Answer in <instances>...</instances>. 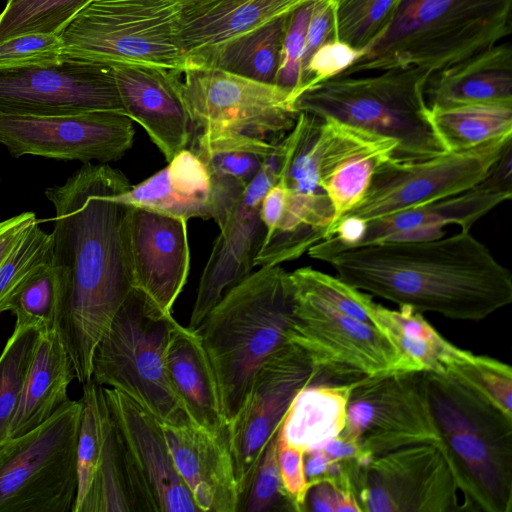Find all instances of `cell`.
Instances as JSON below:
<instances>
[{"instance_id":"1","label":"cell","mask_w":512,"mask_h":512,"mask_svg":"<svg viewBox=\"0 0 512 512\" xmlns=\"http://www.w3.org/2000/svg\"><path fill=\"white\" fill-rule=\"evenodd\" d=\"M131 186L120 170L88 162L45 190L56 212L51 261L64 296L56 330L81 384L92 378L94 350L134 288L133 207L115 197Z\"/></svg>"},{"instance_id":"2","label":"cell","mask_w":512,"mask_h":512,"mask_svg":"<svg viewBox=\"0 0 512 512\" xmlns=\"http://www.w3.org/2000/svg\"><path fill=\"white\" fill-rule=\"evenodd\" d=\"M349 285L417 312L482 320L512 302V276L470 230L341 250L324 258Z\"/></svg>"},{"instance_id":"3","label":"cell","mask_w":512,"mask_h":512,"mask_svg":"<svg viewBox=\"0 0 512 512\" xmlns=\"http://www.w3.org/2000/svg\"><path fill=\"white\" fill-rule=\"evenodd\" d=\"M427 402L462 510L510 512L512 415L453 374L422 371Z\"/></svg>"},{"instance_id":"4","label":"cell","mask_w":512,"mask_h":512,"mask_svg":"<svg viewBox=\"0 0 512 512\" xmlns=\"http://www.w3.org/2000/svg\"><path fill=\"white\" fill-rule=\"evenodd\" d=\"M289 272L262 266L232 287L197 331L212 364L229 423L259 368L288 344L293 294Z\"/></svg>"},{"instance_id":"5","label":"cell","mask_w":512,"mask_h":512,"mask_svg":"<svg viewBox=\"0 0 512 512\" xmlns=\"http://www.w3.org/2000/svg\"><path fill=\"white\" fill-rule=\"evenodd\" d=\"M512 0H399L383 34L341 75L418 66L436 72L511 33Z\"/></svg>"},{"instance_id":"6","label":"cell","mask_w":512,"mask_h":512,"mask_svg":"<svg viewBox=\"0 0 512 512\" xmlns=\"http://www.w3.org/2000/svg\"><path fill=\"white\" fill-rule=\"evenodd\" d=\"M376 72L336 76L311 85L297 95L295 109L396 141L391 157L396 161H419L446 152L425 96L433 72L418 66Z\"/></svg>"},{"instance_id":"7","label":"cell","mask_w":512,"mask_h":512,"mask_svg":"<svg viewBox=\"0 0 512 512\" xmlns=\"http://www.w3.org/2000/svg\"><path fill=\"white\" fill-rule=\"evenodd\" d=\"M178 324L133 288L94 350L92 379L120 390L161 424L191 422L166 369L167 346Z\"/></svg>"},{"instance_id":"8","label":"cell","mask_w":512,"mask_h":512,"mask_svg":"<svg viewBox=\"0 0 512 512\" xmlns=\"http://www.w3.org/2000/svg\"><path fill=\"white\" fill-rule=\"evenodd\" d=\"M180 0H92L61 31L63 56L106 66L184 71Z\"/></svg>"},{"instance_id":"9","label":"cell","mask_w":512,"mask_h":512,"mask_svg":"<svg viewBox=\"0 0 512 512\" xmlns=\"http://www.w3.org/2000/svg\"><path fill=\"white\" fill-rule=\"evenodd\" d=\"M81 411V401L69 399L0 445V512H73Z\"/></svg>"},{"instance_id":"10","label":"cell","mask_w":512,"mask_h":512,"mask_svg":"<svg viewBox=\"0 0 512 512\" xmlns=\"http://www.w3.org/2000/svg\"><path fill=\"white\" fill-rule=\"evenodd\" d=\"M291 284V283H290ZM288 342L301 348L315 370L313 383H351L396 372H420L373 325L292 290Z\"/></svg>"},{"instance_id":"11","label":"cell","mask_w":512,"mask_h":512,"mask_svg":"<svg viewBox=\"0 0 512 512\" xmlns=\"http://www.w3.org/2000/svg\"><path fill=\"white\" fill-rule=\"evenodd\" d=\"M183 95L193 135L228 131L278 143L299 114L287 90L199 65L184 69Z\"/></svg>"},{"instance_id":"12","label":"cell","mask_w":512,"mask_h":512,"mask_svg":"<svg viewBox=\"0 0 512 512\" xmlns=\"http://www.w3.org/2000/svg\"><path fill=\"white\" fill-rule=\"evenodd\" d=\"M511 141L512 136H506L424 160L382 161L363 198L344 217L356 216L369 222L464 192L488 176Z\"/></svg>"},{"instance_id":"13","label":"cell","mask_w":512,"mask_h":512,"mask_svg":"<svg viewBox=\"0 0 512 512\" xmlns=\"http://www.w3.org/2000/svg\"><path fill=\"white\" fill-rule=\"evenodd\" d=\"M342 432L356 439L373 458L415 444H440L422 371L357 381Z\"/></svg>"},{"instance_id":"14","label":"cell","mask_w":512,"mask_h":512,"mask_svg":"<svg viewBox=\"0 0 512 512\" xmlns=\"http://www.w3.org/2000/svg\"><path fill=\"white\" fill-rule=\"evenodd\" d=\"M86 111L125 114L110 66L63 56L46 65L0 67V114L51 116Z\"/></svg>"},{"instance_id":"15","label":"cell","mask_w":512,"mask_h":512,"mask_svg":"<svg viewBox=\"0 0 512 512\" xmlns=\"http://www.w3.org/2000/svg\"><path fill=\"white\" fill-rule=\"evenodd\" d=\"M133 121L115 111L51 116L0 114V143L11 156L34 155L82 163L119 160L132 146Z\"/></svg>"},{"instance_id":"16","label":"cell","mask_w":512,"mask_h":512,"mask_svg":"<svg viewBox=\"0 0 512 512\" xmlns=\"http://www.w3.org/2000/svg\"><path fill=\"white\" fill-rule=\"evenodd\" d=\"M316 375L307 354L291 343L276 351L255 374L241 408L228 423L239 500L295 395L315 382Z\"/></svg>"},{"instance_id":"17","label":"cell","mask_w":512,"mask_h":512,"mask_svg":"<svg viewBox=\"0 0 512 512\" xmlns=\"http://www.w3.org/2000/svg\"><path fill=\"white\" fill-rule=\"evenodd\" d=\"M458 491L441 445L421 443L374 457L357 498L367 512H456Z\"/></svg>"},{"instance_id":"18","label":"cell","mask_w":512,"mask_h":512,"mask_svg":"<svg viewBox=\"0 0 512 512\" xmlns=\"http://www.w3.org/2000/svg\"><path fill=\"white\" fill-rule=\"evenodd\" d=\"M282 158L275 149L245 188L225 221L202 272L188 328L197 330L207 314L232 287L247 277L263 243L266 229L261 202L280 179Z\"/></svg>"},{"instance_id":"19","label":"cell","mask_w":512,"mask_h":512,"mask_svg":"<svg viewBox=\"0 0 512 512\" xmlns=\"http://www.w3.org/2000/svg\"><path fill=\"white\" fill-rule=\"evenodd\" d=\"M112 422L147 512H200L176 470L161 423L129 396L103 386Z\"/></svg>"},{"instance_id":"20","label":"cell","mask_w":512,"mask_h":512,"mask_svg":"<svg viewBox=\"0 0 512 512\" xmlns=\"http://www.w3.org/2000/svg\"><path fill=\"white\" fill-rule=\"evenodd\" d=\"M511 174L510 159L501 158L482 182L464 192L369 221L355 247L436 239L445 235L448 225L470 230L480 218L511 199Z\"/></svg>"},{"instance_id":"21","label":"cell","mask_w":512,"mask_h":512,"mask_svg":"<svg viewBox=\"0 0 512 512\" xmlns=\"http://www.w3.org/2000/svg\"><path fill=\"white\" fill-rule=\"evenodd\" d=\"M111 68L125 114L144 128L169 162L188 147L193 135L183 71L147 65Z\"/></svg>"},{"instance_id":"22","label":"cell","mask_w":512,"mask_h":512,"mask_svg":"<svg viewBox=\"0 0 512 512\" xmlns=\"http://www.w3.org/2000/svg\"><path fill=\"white\" fill-rule=\"evenodd\" d=\"M187 221L137 207L130 215L134 288L166 313H172L189 274Z\"/></svg>"},{"instance_id":"23","label":"cell","mask_w":512,"mask_h":512,"mask_svg":"<svg viewBox=\"0 0 512 512\" xmlns=\"http://www.w3.org/2000/svg\"><path fill=\"white\" fill-rule=\"evenodd\" d=\"M161 425L176 470L200 512H237L239 493L228 425L219 433L191 422Z\"/></svg>"},{"instance_id":"24","label":"cell","mask_w":512,"mask_h":512,"mask_svg":"<svg viewBox=\"0 0 512 512\" xmlns=\"http://www.w3.org/2000/svg\"><path fill=\"white\" fill-rule=\"evenodd\" d=\"M310 1L314 0H180V48L186 57L205 51Z\"/></svg>"},{"instance_id":"25","label":"cell","mask_w":512,"mask_h":512,"mask_svg":"<svg viewBox=\"0 0 512 512\" xmlns=\"http://www.w3.org/2000/svg\"><path fill=\"white\" fill-rule=\"evenodd\" d=\"M425 96L429 108L512 102L510 44L497 43L432 73Z\"/></svg>"},{"instance_id":"26","label":"cell","mask_w":512,"mask_h":512,"mask_svg":"<svg viewBox=\"0 0 512 512\" xmlns=\"http://www.w3.org/2000/svg\"><path fill=\"white\" fill-rule=\"evenodd\" d=\"M166 369L193 424L210 433L227 427L216 376L197 330L176 326L167 346Z\"/></svg>"},{"instance_id":"27","label":"cell","mask_w":512,"mask_h":512,"mask_svg":"<svg viewBox=\"0 0 512 512\" xmlns=\"http://www.w3.org/2000/svg\"><path fill=\"white\" fill-rule=\"evenodd\" d=\"M75 378L71 358L57 330L40 331L8 438L23 435L50 418L69 398Z\"/></svg>"},{"instance_id":"28","label":"cell","mask_w":512,"mask_h":512,"mask_svg":"<svg viewBox=\"0 0 512 512\" xmlns=\"http://www.w3.org/2000/svg\"><path fill=\"white\" fill-rule=\"evenodd\" d=\"M356 382L310 383L292 400L280 426V439L308 453L345 428L347 406Z\"/></svg>"},{"instance_id":"29","label":"cell","mask_w":512,"mask_h":512,"mask_svg":"<svg viewBox=\"0 0 512 512\" xmlns=\"http://www.w3.org/2000/svg\"><path fill=\"white\" fill-rule=\"evenodd\" d=\"M368 316L371 324L422 371L448 374L473 355L446 340L422 313L409 307L393 310L372 300Z\"/></svg>"},{"instance_id":"30","label":"cell","mask_w":512,"mask_h":512,"mask_svg":"<svg viewBox=\"0 0 512 512\" xmlns=\"http://www.w3.org/2000/svg\"><path fill=\"white\" fill-rule=\"evenodd\" d=\"M289 16L290 13L280 16L222 44L187 56L186 66L215 68L257 82L274 84Z\"/></svg>"},{"instance_id":"31","label":"cell","mask_w":512,"mask_h":512,"mask_svg":"<svg viewBox=\"0 0 512 512\" xmlns=\"http://www.w3.org/2000/svg\"><path fill=\"white\" fill-rule=\"evenodd\" d=\"M77 512H147L109 411L100 460Z\"/></svg>"},{"instance_id":"32","label":"cell","mask_w":512,"mask_h":512,"mask_svg":"<svg viewBox=\"0 0 512 512\" xmlns=\"http://www.w3.org/2000/svg\"><path fill=\"white\" fill-rule=\"evenodd\" d=\"M429 115L447 151H465L512 136V102L433 107Z\"/></svg>"},{"instance_id":"33","label":"cell","mask_w":512,"mask_h":512,"mask_svg":"<svg viewBox=\"0 0 512 512\" xmlns=\"http://www.w3.org/2000/svg\"><path fill=\"white\" fill-rule=\"evenodd\" d=\"M278 143L236 132H198L192 136L189 149L203 161L210 180L247 186Z\"/></svg>"},{"instance_id":"34","label":"cell","mask_w":512,"mask_h":512,"mask_svg":"<svg viewBox=\"0 0 512 512\" xmlns=\"http://www.w3.org/2000/svg\"><path fill=\"white\" fill-rule=\"evenodd\" d=\"M51 260L34 269L9 299L6 311L16 316L15 324L33 325L40 331L57 329L64 296Z\"/></svg>"},{"instance_id":"35","label":"cell","mask_w":512,"mask_h":512,"mask_svg":"<svg viewBox=\"0 0 512 512\" xmlns=\"http://www.w3.org/2000/svg\"><path fill=\"white\" fill-rule=\"evenodd\" d=\"M83 385L80 428L77 444V495L73 512H77L93 481L105 439L108 408L103 386L92 378Z\"/></svg>"},{"instance_id":"36","label":"cell","mask_w":512,"mask_h":512,"mask_svg":"<svg viewBox=\"0 0 512 512\" xmlns=\"http://www.w3.org/2000/svg\"><path fill=\"white\" fill-rule=\"evenodd\" d=\"M39 334L36 326L15 324L0 355V445L8 439Z\"/></svg>"},{"instance_id":"37","label":"cell","mask_w":512,"mask_h":512,"mask_svg":"<svg viewBox=\"0 0 512 512\" xmlns=\"http://www.w3.org/2000/svg\"><path fill=\"white\" fill-rule=\"evenodd\" d=\"M92 0H7L0 13V42L24 34L59 35Z\"/></svg>"},{"instance_id":"38","label":"cell","mask_w":512,"mask_h":512,"mask_svg":"<svg viewBox=\"0 0 512 512\" xmlns=\"http://www.w3.org/2000/svg\"><path fill=\"white\" fill-rule=\"evenodd\" d=\"M399 0H335L334 39L363 52L387 29Z\"/></svg>"},{"instance_id":"39","label":"cell","mask_w":512,"mask_h":512,"mask_svg":"<svg viewBox=\"0 0 512 512\" xmlns=\"http://www.w3.org/2000/svg\"><path fill=\"white\" fill-rule=\"evenodd\" d=\"M288 275L295 293L314 298L343 314L371 324L368 316V306L372 301L370 294L312 267H301Z\"/></svg>"},{"instance_id":"40","label":"cell","mask_w":512,"mask_h":512,"mask_svg":"<svg viewBox=\"0 0 512 512\" xmlns=\"http://www.w3.org/2000/svg\"><path fill=\"white\" fill-rule=\"evenodd\" d=\"M390 158L391 155L384 152L355 156L339 165L324 181L322 189L334 210L333 222L326 231L357 205L365 195L377 165Z\"/></svg>"},{"instance_id":"41","label":"cell","mask_w":512,"mask_h":512,"mask_svg":"<svg viewBox=\"0 0 512 512\" xmlns=\"http://www.w3.org/2000/svg\"><path fill=\"white\" fill-rule=\"evenodd\" d=\"M279 430L267 443L252 480L240 497L237 512H295L280 477Z\"/></svg>"},{"instance_id":"42","label":"cell","mask_w":512,"mask_h":512,"mask_svg":"<svg viewBox=\"0 0 512 512\" xmlns=\"http://www.w3.org/2000/svg\"><path fill=\"white\" fill-rule=\"evenodd\" d=\"M52 258V235L35 222L0 265V313L25 278Z\"/></svg>"},{"instance_id":"43","label":"cell","mask_w":512,"mask_h":512,"mask_svg":"<svg viewBox=\"0 0 512 512\" xmlns=\"http://www.w3.org/2000/svg\"><path fill=\"white\" fill-rule=\"evenodd\" d=\"M116 199L132 207L148 209L161 214L184 218L210 219L208 210L178 196L170 186L167 168L159 170L127 191L116 194Z\"/></svg>"},{"instance_id":"44","label":"cell","mask_w":512,"mask_h":512,"mask_svg":"<svg viewBox=\"0 0 512 512\" xmlns=\"http://www.w3.org/2000/svg\"><path fill=\"white\" fill-rule=\"evenodd\" d=\"M448 374L464 380L512 415V369L508 364L489 356L473 354Z\"/></svg>"},{"instance_id":"45","label":"cell","mask_w":512,"mask_h":512,"mask_svg":"<svg viewBox=\"0 0 512 512\" xmlns=\"http://www.w3.org/2000/svg\"><path fill=\"white\" fill-rule=\"evenodd\" d=\"M313 1L307 2L290 13L283 39L281 60L275 85L291 92L296 98L302 75V59Z\"/></svg>"},{"instance_id":"46","label":"cell","mask_w":512,"mask_h":512,"mask_svg":"<svg viewBox=\"0 0 512 512\" xmlns=\"http://www.w3.org/2000/svg\"><path fill=\"white\" fill-rule=\"evenodd\" d=\"M57 34H24L0 42V67L46 65L63 58Z\"/></svg>"},{"instance_id":"47","label":"cell","mask_w":512,"mask_h":512,"mask_svg":"<svg viewBox=\"0 0 512 512\" xmlns=\"http://www.w3.org/2000/svg\"><path fill=\"white\" fill-rule=\"evenodd\" d=\"M168 163L166 168L173 191L209 212L210 175L199 156L187 147L175 154Z\"/></svg>"},{"instance_id":"48","label":"cell","mask_w":512,"mask_h":512,"mask_svg":"<svg viewBox=\"0 0 512 512\" xmlns=\"http://www.w3.org/2000/svg\"><path fill=\"white\" fill-rule=\"evenodd\" d=\"M362 54V50L340 40L326 41L305 66L298 94L311 85L343 74Z\"/></svg>"},{"instance_id":"49","label":"cell","mask_w":512,"mask_h":512,"mask_svg":"<svg viewBox=\"0 0 512 512\" xmlns=\"http://www.w3.org/2000/svg\"><path fill=\"white\" fill-rule=\"evenodd\" d=\"M305 453L293 446L278 441V464L283 488L295 512L306 511V499L311 488L304 469Z\"/></svg>"},{"instance_id":"50","label":"cell","mask_w":512,"mask_h":512,"mask_svg":"<svg viewBox=\"0 0 512 512\" xmlns=\"http://www.w3.org/2000/svg\"><path fill=\"white\" fill-rule=\"evenodd\" d=\"M334 3L335 0L313 1L305 39L302 73L312 54L323 43L334 39Z\"/></svg>"},{"instance_id":"51","label":"cell","mask_w":512,"mask_h":512,"mask_svg":"<svg viewBox=\"0 0 512 512\" xmlns=\"http://www.w3.org/2000/svg\"><path fill=\"white\" fill-rule=\"evenodd\" d=\"M37 221L33 212H23L0 221V265Z\"/></svg>"},{"instance_id":"52","label":"cell","mask_w":512,"mask_h":512,"mask_svg":"<svg viewBox=\"0 0 512 512\" xmlns=\"http://www.w3.org/2000/svg\"><path fill=\"white\" fill-rule=\"evenodd\" d=\"M287 189L278 180L265 194L260 207V218L265 226L264 240L269 238L278 227L286 208ZM263 240V241H264Z\"/></svg>"}]
</instances>
